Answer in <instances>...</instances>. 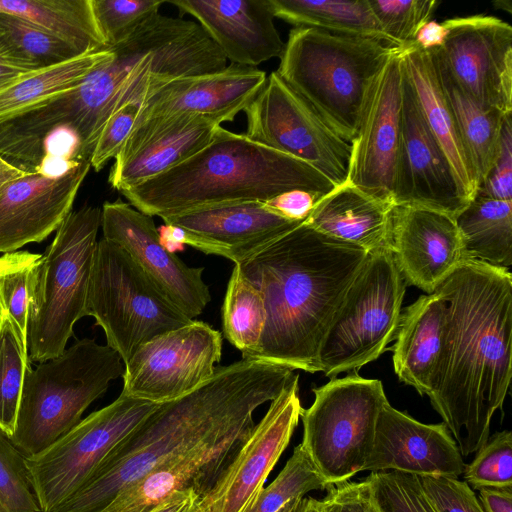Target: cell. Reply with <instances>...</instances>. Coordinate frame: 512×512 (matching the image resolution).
<instances>
[{
    "mask_svg": "<svg viewBox=\"0 0 512 512\" xmlns=\"http://www.w3.org/2000/svg\"><path fill=\"white\" fill-rule=\"evenodd\" d=\"M294 512H324L321 501L314 498H302Z\"/></svg>",
    "mask_w": 512,
    "mask_h": 512,
    "instance_id": "56",
    "label": "cell"
},
{
    "mask_svg": "<svg viewBox=\"0 0 512 512\" xmlns=\"http://www.w3.org/2000/svg\"><path fill=\"white\" fill-rule=\"evenodd\" d=\"M512 120L505 117L498 152L485 178L478 185L476 195L503 201H512Z\"/></svg>",
    "mask_w": 512,
    "mask_h": 512,
    "instance_id": "46",
    "label": "cell"
},
{
    "mask_svg": "<svg viewBox=\"0 0 512 512\" xmlns=\"http://www.w3.org/2000/svg\"><path fill=\"white\" fill-rule=\"evenodd\" d=\"M384 33L396 47L413 42L417 30L431 19L435 0H368Z\"/></svg>",
    "mask_w": 512,
    "mask_h": 512,
    "instance_id": "43",
    "label": "cell"
},
{
    "mask_svg": "<svg viewBox=\"0 0 512 512\" xmlns=\"http://www.w3.org/2000/svg\"><path fill=\"white\" fill-rule=\"evenodd\" d=\"M274 16L296 27L378 40L395 46L378 24L368 0H269ZM396 47V46H395Z\"/></svg>",
    "mask_w": 512,
    "mask_h": 512,
    "instance_id": "32",
    "label": "cell"
},
{
    "mask_svg": "<svg viewBox=\"0 0 512 512\" xmlns=\"http://www.w3.org/2000/svg\"><path fill=\"white\" fill-rule=\"evenodd\" d=\"M447 33L443 22L430 19L417 30L412 43L426 51L439 49L444 45Z\"/></svg>",
    "mask_w": 512,
    "mask_h": 512,
    "instance_id": "51",
    "label": "cell"
},
{
    "mask_svg": "<svg viewBox=\"0 0 512 512\" xmlns=\"http://www.w3.org/2000/svg\"><path fill=\"white\" fill-rule=\"evenodd\" d=\"M479 496L485 512H512V488H481Z\"/></svg>",
    "mask_w": 512,
    "mask_h": 512,
    "instance_id": "52",
    "label": "cell"
},
{
    "mask_svg": "<svg viewBox=\"0 0 512 512\" xmlns=\"http://www.w3.org/2000/svg\"><path fill=\"white\" fill-rule=\"evenodd\" d=\"M100 227L99 207L71 211L36 264L27 310L30 361L42 363L62 354L75 323L86 316Z\"/></svg>",
    "mask_w": 512,
    "mask_h": 512,
    "instance_id": "7",
    "label": "cell"
},
{
    "mask_svg": "<svg viewBox=\"0 0 512 512\" xmlns=\"http://www.w3.org/2000/svg\"><path fill=\"white\" fill-rule=\"evenodd\" d=\"M321 501L324 512H381L371 481L348 482L330 486Z\"/></svg>",
    "mask_w": 512,
    "mask_h": 512,
    "instance_id": "48",
    "label": "cell"
},
{
    "mask_svg": "<svg viewBox=\"0 0 512 512\" xmlns=\"http://www.w3.org/2000/svg\"><path fill=\"white\" fill-rule=\"evenodd\" d=\"M447 301L437 292L421 295L406 307L395 335L393 367L399 380L420 395L435 386L448 333Z\"/></svg>",
    "mask_w": 512,
    "mask_h": 512,
    "instance_id": "27",
    "label": "cell"
},
{
    "mask_svg": "<svg viewBox=\"0 0 512 512\" xmlns=\"http://www.w3.org/2000/svg\"><path fill=\"white\" fill-rule=\"evenodd\" d=\"M295 374L255 424L232 462L201 498L200 512H248L288 446L302 406Z\"/></svg>",
    "mask_w": 512,
    "mask_h": 512,
    "instance_id": "15",
    "label": "cell"
},
{
    "mask_svg": "<svg viewBox=\"0 0 512 512\" xmlns=\"http://www.w3.org/2000/svg\"><path fill=\"white\" fill-rule=\"evenodd\" d=\"M464 468L463 457L443 422L424 424L385 403L364 471L458 477Z\"/></svg>",
    "mask_w": 512,
    "mask_h": 512,
    "instance_id": "23",
    "label": "cell"
},
{
    "mask_svg": "<svg viewBox=\"0 0 512 512\" xmlns=\"http://www.w3.org/2000/svg\"><path fill=\"white\" fill-rule=\"evenodd\" d=\"M1 186H2V185H0V187H1Z\"/></svg>",
    "mask_w": 512,
    "mask_h": 512,
    "instance_id": "59",
    "label": "cell"
},
{
    "mask_svg": "<svg viewBox=\"0 0 512 512\" xmlns=\"http://www.w3.org/2000/svg\"><path fill=\"white\" fill-rule=\"evenodd\" d=\"M219 126L207 117L178 115L132 130L114 158L110 185L121 192L168 171L204 148Z\"/></svg>",
    "mask_w": 512,
    "mask_h": 512,
    "instance_id": "26",
    "label": "cell"
},
{
    "mask_svg": "<svg viewBox=\"0 0 512 512\" xmlns=\"http://www.w3.org/2000/svg\"><path fill=\"white\" fill-rule=\"evenodd\" d=\"M159 234L161 243L168 251L175 253L183 250L185 235L182 229L165 225Z\"/></svg>",
    "mask_w": 512,
    "mask_h": 512,
    "instance_id": "53",
    "label": "cell"
},
{
    "mask_svg": "<svg viewBox=\"0 0 512 512\" xmlns=\"http://www.w3.org/2000/svg\"><path fill=\"white\" fill-rule=\"evenodd\" d=\"M91 167L84 161L65 174L25 173L0 187V253L45 240L71 212Z\"/></svg>",
    "mask_w": 512,
    "mask_h": 512,
    "instance_id": "21",
    "label": "cell"
},
{
    "mask_svg": "<svg viewBox=\"0 0 512 512\" xmlns=\"http://www.w3.org/2000/svg\"><path fill=\"white\" fill-rule=\"evenodd\" d=\"M86 316L103 329L107 346L124 364L141 344L193 321L159 291L123 248L104 238L97 242Z\"/></svg>",
    "mask_w": 512,
    "mask_h": 512,
    "instance_id": "10",
    "label": "cell"
},
{
    "mask_svg": "<svg viewBox=\"0 0 512 512\" xmlns=\"http://www.w3.org/2000/svg\"><path fill=\"white\" fill-rule=\"evenodd\" d=\"M406 285L390 249L369 253L324 335L319 372L332 379L379 358L395 338Z\"/></svg>",
    "mask_w": 512,
    "mask_h": 512,
    "instance_id": "8",
    "label": "cell"
},
{
    "mask_svg": "<svg viewBox=\"0 0 512 512\" xmlns=\"http://www.w3.org/2000/svg\"><path fill=\"white\" fill-rule=\"evenodd\" d=\"M266 78L256 67L230 64L218 72L171 80L142 100L132 130L178 115L231 122L259 93Z\"/></svg>",
    "mask_w": 512,
    "mask_h": 512,
    "instance_id": "20",
    "label": "cell"
},
{
    "mask_svg": "<svg viewBox=\"0 0 512 512\" xmlns=\"http://www.w3.org/2000/svg\"><path fill=\"white\" fill-rule=\"evenodd\" d=\"M112 55L108 48L25 74L0 91V118L79 86Z\"/></svg>",
    "mask_w": 512,
    "mask_h": 512,
    "instance_id": "34",
    "label": "cell"
},
{
    "mask_svg": "<svg viewBox=\"0 0 512 512\" xmlns=\"http://www.w3.org/2000/svg\"><path fill=\"white\" fill-rule=\"evenodd\" d=\"M435 58L442 90L464 152L479 185L496 158L506 116L478 104L454 81L436 55Z\"/></svg>",
    "mask_w": 512,
    "mask_h": 512,
    "instance_id": "30",
    "label": "cell"
},
{
    "mask_svg": "<svg viewBox=\"0 0 512 512\" xmlns=\"http://www.w3.org/2000/svg\"><path fill=\"white\" fill-rule=\"evenodd\" d=\"M2 313H3V310H2V307L0 305V320H1V317H2Z\"/></svg>",
    "mask_w": 512,
    "mask_h": 512,
    "instance_id": "58",
    "label": "cell"
},
{
    "mask_svg": "<svg viewBox=\"0 0 512 512\" xmlns=\"http://www.w3.org/2000/svg\"><path fill=\"white\" fill-rule=\"evenodd\" d=\"M255 424L236 429L169 460L124 487L102 512H149L178 491L205 496L226 470Z\"/></svg>",
    "mask_w": 512,
    "mask_h": 512,
    "instance_id": "24",
    "label": "cell"
},
{
    "mask_svg": "<svg viewBox=\"0 0 512 512\" xmlns=\"http://www.w3.org/2000/svg\"><path fill=\"white\" fill-rule=\"evenodd\" d=\"M193 16L231 64L256 67L281 57L285 43L269 0L168 1Z\"/></svg>",
    "mask_w": 512,
    "mask_h": 512,
    "instance_id": "25",
    "label": "cell"
},
{
    "mask_svg": "<svg viewBox=\"0 0 512 512\" xmlns=\"http://www.w3.org/2000/svg\"><path fill=\"white\" fill-rule=\"evenodd\" d=\"M399 55L422 119L443 150L461 193L470 202L478 184L442 90L434 52L410 43L400 47Z\"/></svg>",
    "mask_w": 512,
    "mask_h": 512,
    "instance_id": "28",
    "label": "cell"
},
{
    "mask_svg": "<svg viewBox=\"0 0 512 512\" xmlns=\"http://www.w3.org/2000/svg\"><path fill=\"white\" fill-rule=\"evenodd\" d=\"M41 255L17 250L0 256V305L25 336L30 283Z\"/></svg>",
    "mask_w": 512,
    "mask_h": 512,
    "instance_id": "39",
    "label": "cell"
},
{
    "mask_svg": "<svg viewBox=\"0 0 512 512\" xmlns=\"http://www.w3.org/2000/svg\"><path fill=\"white\" fill-rule=\"evenodd\" d=\"M390 250L405 283L427 294L464 261L455 218L421 207L394 206Z\"/></svg>",
    "mask_w": 512,
    "mask_h": 512,
    "instance_id": "22",
    "label": "cell"
},
{
    "mask_svg": "<svg viewBox=\"0 0 512 512\" xmlns=\"http://www.w3.org/2000/svg\"><path fill=\"white\" fill-rule=\"evenodd\" d=\"M381 512H436L416 475L382 471L368 476Z\"/></svg>",
    "mask_w": 512,
    "mask_h": 512,
    "instance_id": "44",
    "label": "cell"
},
{
    "mask_svg": "<svg viewBox=\"0 0 512 512\" xmlns=\"http://www.w3.org/2000/svg\"><path fill=\"white\" fill-rule=\"evenodd\" d=\"M158 405L121 392L47 449L25 457L41 511L50 512L76 492L112 448Z\"/></svg>",
    "mask_w": 512,
    "mask_h": 512,
    "instance_id": "11",
    "label": "cell"
},
{
    "mask_svg": "<svg viewBox=\"0 0 512 512\" xmlns=\"http://www.w3.org/2000/svg\"><path fill=\"white\" fill-rule=\"evenodd\" d=\"M243 111L249 139L311 165L335 186L346 181L351 143L276 71Z\"/></svg>",
    "mask_w": 512,
    "mask_h": 512,
    "instance_id": "12",
    "label": "cell"
},
{
    "mask_svg": "<svg viewBox=\"0 0 512 512\" xmlns=\"http://www.w3.org/2000/svg\"><path fill=\"white\" fill-rule=\"evenodd\" d=\"M319 198L304 190H292L280 194L265 205L276 214L293 221L304 222Z\"/></svg>",
    "mask_w": 512,
    "mask_h": 512,
    "instance_id": "49",
    "label": "cell"
},
{
    "mask_svg": "<svg viewBox=\"0 0 512 512\" xmlns=\"http://www.w3.org/2000/svg\"><path fill=\"white\" fill-rule=\"evenodd\" d=\"M103 238L123 248L159 291L194 320L211 301L203 267H190L160 241L153 218L121 200L101 209Z\"/></svg>",
    "mask_w": 512,
    "mask_h": 512,
    "instance_id": "17",
    "label": "cell"
},
{
    "mask_svg": "<svg viewBox=\"0 0 512 512\" xmlns=\"http://www.w3.org/2000/svg\"><path fill=\"white\" fill-rule=\"evenodd\" d=\"M465 466V482L475 489L512 488V433L509 430L489 436Z\"/></svg>",
    "mask_w": 512,
    "mask_h": 512,
    "instance_id": "42",
    "label": "cell"
},
{
    "mask_svg": "<svg viewBox=\"0 0 512 512\" xmlns=\"http://www.w3.org/2000/svg\"><path fill=\"white\" fill-rule=\"evenodd\" d=\"M161 219L165 225L183 230L185 245L234 264H241L303 223L284 218L258 201L207 206Z\"/></svg>",
    "mask_w": 512,
    "mask_h": 512,
    "instance_id": "19",
    "label": "cell"
},
{
    "mask_svg": "<svg viewBox=\"0 0 512 512\" xmlns=\"http://www.w3.org/2000/svg\"><path fill=\"white\" fill-rule=\"evenodd\" d=\"M399 52L400 48L368 88L345 181L392 202L401 132L403 75Z\"/></svg>",
    "mask_w": 512,
    "mask_h": 512,
    "instance_id": "16",
    "label": "cell"
},
{
    "mask_svg": "<svg viewBox=\"0 0 512 512\" xmlns=\"http://www.w3.org/2000/svg\"><path fill=\"white\" fill-rule=\"evenodd\" d=\"M164 3L163 0H91L94 18L107 48L130 37L158 14Z\"/></svg>",
    "mask_w": 512,
    "mask_h": 512,
    "instance_id": "41",
    "label": "cell"
},
{
    "mask_svg": "<svg viewBox=\"0 0 512 512\" xmlns=\"http://www.w3.org/2000/svg\"><path fill=\"white\" fill-rule=\"evenodd\" d=\"M0 12L18 16L78 49H108L96 24L91 0H0Z\"/></svg>",
    "mask_w": 512,
    "mask_h": 512,
    "instance_id": "33",
    "label": "cell"
},
{
    "mask_svg": "<svg viewBox=\"0 0 512 512\" xmlns=\"http://www.w3.org/2000/svg\"><path fill=\"white\" fill-rule=\"evenodd\" d=\"M464 260L509 269L512 264V201L475 195L455 218Z\"/></svg>",
    "mask_w": 512,
    "mask_h": 512,
    "instance_id": "31",
    "label": "cell"
},
{
    "mask_svg": "<svg viewBox=\"0 0 512 512\" xmlns=\"http://www.w3.org/2000/svg\"><path fill=\"white\" fill-rule=\"evenodd\" d=\"M25 172L13 167L0 157V185L18 178Z\"/></svg>",
    "mask_w": 512,
    "mask_h": 512,
    "instance_id": "55",
    "label": "cell"
},
{
    "mask_svg": "<svg viewBox=\"0 0 512 512\" xmlns=\"http://www.w3.org/2000/svg\"><path fill=\"white\" fill-rule=\"evenodd\" d=\"M301 499H294V500L288 502L285 506H283L277 512H294V510L296 509V507Z\"/></svg>",
    "mask_w": 512,
    "mask_h": 512,
    "instance_id": "57",
    "label": "cell"
},
{
    "mask_svg": "<svg viewBox=\"0 0 512 512\" xmlns=\"http://www.w3.org/2000/svg\"><path fill=\"white\" fill-rule=\"evenodd\" d=\"M448 304V333L431 405L461 456L489 438L512 376V275L464 260L437 288Z\"/></svg>",
    "mask_w": 512,
    "mask_h": 512,
    "instance_id": "1",
    "label": "cell"
},
{
    "mask_svg": "<svg viewBox=\"0 0 512 512\" xmlns=\"http://www.w3.org/2000/svg\"><path fill=\"white\" fill-rule=\"evenodd\" d=\"M436 512H485L474 491L458 477L418 476Z\"/></svg>",
    "mask_w": 512,
    "mask_h": 512,
    "instance_id": "45",
    "label": "cell"
},
{
    "mask_svg": "<svg viewBox=\"0 0 512 512\" xmlns=\"http://www.w3.org/2000/svg\"><path fill=\"white\" fill-rule=\"evenodd\" d=\"M395 204L344 182L321 197L305 224L368 253L390 249Z\"/></svg>",
    "mask_w": 512,
    "mask_h": 512,
    "instance_id": "29",
    "label": "cell"
},
{
    "mask_svg": "<svg viewBox=\"0 0 512 512\" xmlns=\"http://www.w3.org/2000/svg\"><path fill=\"white\" fill-rule=\"evenodd\" d=\"M335 187L311 165L219 126L196 154L120 193L140 212L161 218L207 206L266 202L292 190L320 199Z\"/></svg>",
    "mask_w": 512,
    "mask_h": 512,
    "instance_id": "4",
    "label": "cell"
},
{
    "mask_svg": "<svg viewBox=\"0 0 512 512\" xmlns=\"http://www.w3.org/2000/svg\"><path fill=\"white\" fill-rule=\"evenodd\" d=\"M402 75L401 132L393 202L396 206L421 207L456 218L469 201L424 123L403 69Z\"/></svg>",
    "mask_w": 512,
    "mask_h": 512,
    "instance_id": "18",
    "label": "cell"
},
{
    "mask_svg": "<svg viewBox=\"0 0 512 512\" xmlns=\"http://www.w3.org/2000/svg\"><path fill=\"white\" fill-rule=\"evenodd\" d=\"M368 256L303 222L238 264L266 311L258 345L242 358L319 372L324 335Z\"/></svg>",
    "mask_w": 512,
    "mask_h": 512,
    "instance_id": "3",
    "label": "cell"
},
{
    "mask_svg": "<svg viewBox=\"0 0 512 512\" xmlns=\"http://www.w3.org/2000/svg\"><path fill=\"white\" fill-rule=\"evenodd\" d=\"M119 354L94 339L77 340L59 356L26 369L10 437L24 457L41 453L82 419L110 382L122 377Z\"/></svg>",
    "mask_w": 512,
    "mask_h": 512,
    "instance_id": "6",
    "label": "cell"
},
{
    "mask_svg": "<svg viewBox=\"0 0 512 512\" xmlns=\"http://www.w3.org/2000/svg\"><path fill=\"white\" fill-rule=\"evenodd\" d=\"M293 371L244 358L216 367L193 391L159 404L50 512H102L124 487L157 466L255 424V410L280 394Z\"/></svg>",
    "mask_w": 512,
    "mask_h": 512,
    "instance_id": "2",
    "label": "cell"
},
{
    "mask_svg": "<svg viewBox=\"0 0 512 512\" xmlns=\"http://www.w3.org/2000/svg\"><path fill=\"white\" fill-rule=\"evenodd\" d=\"M138 110L137 105H126L105 123L90 159L95 171H100L110 159L118 155L134 127Z\"/></svg>",
    "mask_w": 512,
    "mask_h": 512,
    "instance_id": "47",
    "label": "cell"
},
{
    "mask_svg": "<svg viewBox=\"0 0 512 512\" xmlns=\"http://www.w3.org/2000/svg\"><path fill=\"white\" fill-rule=\"evenodd\" d=\"M82 54L78 49L18 16L0 12V59L32 72Z\"/></svg>",
    "mask_w": 512,
    "mask_h": 512,
    "instance_id": "35",
    "label": "cell"
},
{
    "mask_svg": "<svg viewBox=\"0 0 512 512\" xmlns=\"http://www.w3.org/2000/svg\"><path fill=\"white\" fill-rule=\"evenodd\" d=\"M330 486L300 443L278 476L261 490L248 512H277L288 502L304 498L310 491L325 490Z\"/></svg>",
    "mask_w": 512,
    "mask_h": 512,
    "instance_id": "38",
    "label": "cell"
},
{
    "mask_svg": "<svg viewBox=\"0 0 512 512\" xmlns=\"http://www.w3.org/2000/svg\"><path fill=\"white\" fill-rule=\"evenodd\" d=\"M221 355V332L193 320L134 351L124 364L122 392L156 404L174 400L211 378Z\"/></svg>",
    "mask_w": 512,
    "mask_h": 512,
    "instance_id": "13",
    "label": "cell"
},
{
    "mask_svg": "<svg viewBox=\"0 0 512 512\" xmlns=\"http://www.w3.org/2000/svg\"><path fill=\"white\" fill-rule=\"evenodd\" d=\"M265 321L266 311L260 292L235 264L222 306L225 338L244 356L258 345Z\"/></svg>",
    "mask_w": 512,
    "mask_h": 512,
    "instance_id": "36",
    "label": "cell"
},
{
    "mask_svg": "<svg viewBox=\"0 0 512 512\" xmlns=\"http://www.w3.org/2000/svg\"><path fill=\"white\" fill-rule=\"evenodd\" d=\"M201 497L192 489L175 492L149 512H200Z\"/></svg>",
    "mask_w": 512,
    "mask_h": 512,
    "instance_id": "50",
    "label": "cell"
},
{
    "mask_svg": "<svg viewBox=\"0 0 512 512\" xmlns=\"http://www.w3.org/2000/svg\"><path fill=\"white\" fill-rule=\"evenodd\" d=\"M444 45L434 49L454 81L478 104L512 115V27L488 15L443 22Z\"/></svg>",
    "mask_w": 512,
    "mask_h": 512,
    "instance_id": "14",
    "label": "cell"
},
{
    "mask_svg": "<svg viewBox=\"0 0 512 512\" xmlns=\"http://www.w3.org/2000/svg\"><path fill=\"white\" fill-rule=\"evenodd\" d=\"M29 72L16 68L0 59V91L6 89Z\"/></svg>",
    "mask_w": 512,
    "mask_h": 512,
    "instance_id": "54",
    "label": "cell"
},
{
    "mask_svg": "<svg viewBox=\"0 0 512 512\" xmlns=\"http://www.w3.org/2000/svg\"><path fill=\"white\" fill-rule=\"evenodd\" d=\"M28 358L27 339L10 315L0 320V428L12 436Z\"/></svg>",
    "mask_w": 512,
    "mask_h": 512,
    "instance_id": "37",
    "label": "cell"
},
{
    "mask_svg": "<svg viewBox=\"0 0 512 512\" xmlns=\"http://www.w3.org/2000/svg\"><path fill=\"white\" fill-rule=\"evenodd\" d=\"M399 48L374 39L295 27L276 72L352 143L368 88Z\"/></svg>",
    "mask_w": 512,
    "mask_h": 512,
    "instance_id": "5",
    "label": "cell"
},
{
    "mask_svg": "<svg viewBox=\"0 0 512 512\" xmlns=\"http://www.w3.org/2000/svg\"><path fill=\"white\" fill-rule=\"evenodd\" d=\"M0 512H42L25 457L1 428Z\"/></svg>",
    "mask_w": 512,
    "mask_h": 512,
    "instance_id": "40",
    "label": "cell"
},
{
    "mask_svg": "<svg viewBox=\"0 0 512 512\" xmlns=\"http://www.w3.org/2000/svg\"><path fill=\"white\" fill-rule=\"evenodd\" d=\"M313 393L312 405L300 414L301 445L329 484L343 483L364 471L379 414L388 402L384 387L378 379L353 372Z\"/></svg>",
    "mask_w": 512,
    "mask_h": 512,
    "instance_id": "9",
    "label": "cell"
}]
</instances>
